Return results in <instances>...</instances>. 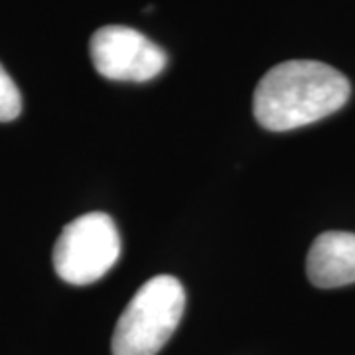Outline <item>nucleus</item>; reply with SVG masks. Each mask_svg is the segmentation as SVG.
<instances>
[{
	"mask_svg": "<svg viewBox=\"0 0 355 355\" xmlns=\"http://www.w3.org/2000/svg\"><path fill=\"white\" fill-rule=\"evenodd\" d=\"M121 257L113 217L93 211L67 223L53 247V268L67 284L85 286L103 279Z\"/></svg>",
	"mask_w": 355,
	"mask_h": 355,
	"instance_id": "7ed1b4c3",
	"label": "nucleus"
},
{
	"mask_svg": "<svg viewBox=\"0 0 355 355\" xmlns=\"http://www.w3.org/2000/svg\"><path fill=\"white\" fill-rule=\"evenodd\" d=\"M95 69L111 81L144 83L158 77L168 64L166 51L139 30L128 26H103L89 42Z\"/></svg>",
	"mask_w": 355,
	"mask_h": 355,
	"instance_id": "20e7f679",
	"label": "nucleus"
},
{
	"mask_svg": "<svg viewBox=\"0 0 355 355\" xmlns=\"http://www.w3.org/2000/svg\"><path fill=\"white\" fill-rule=\"evenodd\" d=\"M186 310L182 282L158 275L140 286L113 334V355H156L176 331Z\"/></svg>",
	"mask_w": 355,
	"mask_h": 355,
	"instance_id": "f03ea898",
	"label": "nucleus"
},
{
	"mask_svg": "<svg viewBox=\"0 0 355 355\" xmlns=\"http://www.w3.org/2000/svg\"><path fill=\"white\" fill-rule=\"evenodd\" d=\"M349 81L336 67L291 60L268 69L254 89L253 113L275 132L312 125L340 111L349 99Z\"/></svg>",
	"mask_w": 355,
	"mask_h": 355,
	"instance_id": "f257e3e1",
	"label": "nucleus"
},
{
	"mask_svg": "<svg viewBox=\"0 0 355 355\" xmlns=\"http://www.w3.org/2000/svg\"><path fill=\"white\" fill-rule=\"evenodd\" d=\"M22 111L20 91L0 64V123H10Z\"/></svg>",
	"mask_w": 355,
	"mask_h": 355,
	"instance_id": "423d86ee",
	"label": "nucleus"
},
{
	"mask_svg": "<svg viewBox=\"0 0 355 355\" xmlns=\"http://www.w3.org/2000/svg\"><path fill=\"white\" fill-rule=\"evenodd\" d=\"M308 280L318 288L355 282V233L326 231L318 235L306 259Z\"/></svg>",
	"mask_w": 355,
	"mask_h": 355,
	"instance_id": "39448f33",
	"label": "nucleus"
}]
</instances>
